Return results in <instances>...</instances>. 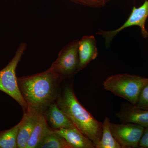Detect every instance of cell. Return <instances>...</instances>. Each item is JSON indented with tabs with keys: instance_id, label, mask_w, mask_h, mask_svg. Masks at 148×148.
I'll return each instance as SVG.
<instances>
[{
	"instance_id": "52a82bcc",
	"label": "cell",
	"mask_w": 148,
	"mask_h": 148,
	"mask_svg": "<svg viewBox=\"0 0 148 148\" xmlns=\"http://www.w3.org/2000/svg\"><path fill=\"white\" fill-rule=\"evenodd\" d=\"M112 134L122 148L139 147L145 127L132 123H110Z\"/></svg>"
},
{
	"instance_id": "6da1fadb",
	"label": "cell",
	"mask_w": 148,
	"mask_h": 148,
	"mask_svg": "<svg viewBox=\"0 0 148 148\" xmlns=\"http://www.w3.org/2000/svg\"><path fill=\"white\" fill-rule=\"evenodd\" d=\"M62 80L49 68L33 75L17 77L18 88L28 108L44 114L56 101Z\"/></svg>"
},
{
	"instance_id": "5b68a950",
	"label": "cell",
	"mask_w": 148,
	"mask_h": 148,
	"mask_svg": "<svg viewBox=\"0 0 148 148\" xmlns=\"http://www.w3.org/2000/svg\"><path fill=\"white\" fill-rule=\"evenodd\" d=\"M78 41L74 40L66 45L49 68L63 80L71 78L79 72Z\"/></svg>"
},
{
	"instance_id": "2e32d148",
	"label": "cell",
	"mask_w": 148,
	"mask_h": 148,
	"mask_svg": "<svg viewBox=\"0 0 148 148\" xmlns=\"http://www.w3.org/2000/svg\"><path fill=\"white\" fill-rule=\"evenodd\" d=\"M37 148H73L63 137L54 130L46 136Z\"/></svg>"
},
{
	"instance_id": "ba28073f",
	"label": "cell",
	"mask_w": 148,
	"mask_h": 148,
	"mask_svg": "<svg viewBox=\"0 0 148 148\" xmlns=\"http://www.w3.org/2000/svg\"><path fill=\"white\" fill-rule=\"evenodd\" d=\"M116 116L121 123H133L145 128L148 127V110L139 108L131 103L122 104Z\"/></svg>"
},
{
	"instance_id": "3957f363",
	"label": "cell",
	"mask_w": 148,
	"mask_h": 148,
	"mask_svg": "<svg viewBox=\"0 0 148 148\" xmlns=\"http://www.w3.org/2000/svg\"><path fill=\"white\" fill-rule=\"evenodd\" d=\"M148 83L147 78L127 73L119 74L108 77L103 85L106 90L136 105L141 90Z\"/></svg>"
},
{
	"instance_id": "4fadbf2b",
	"label": "cell",
	"mask_w": 148,
	"mask_h": 148,
	"mask_svg": "<svg viewBox=\"0 0 148 148\" xmlns=\"http://www.w3.org/2000/svg\"><path fill=\"white\" fill-rule=\"evenodd\" d=\"M53 130L49 127L45 115L40 114L25 148H37L43 138Z\"/></svg>"
},
{
	"instance_id": "ac0fdd59",
	"label": "cell",
	"mask_w": 148,
	"mask_h": 148,
	"mask_svg": "<svg viewBox=\"0 0 148 148\" xmlns=\"http://www.w3.org/2000/svg\"><path fill=\"white\" fill-rule=\"evenodd\" d=\"M71 1L91 8H101L106 5L105 0H69Z\"/></svg>"
},
{
	"instance_id": "9c48e42d",
	"label": "cell",
	"mask_w": 148,
	"mask_h": 148,
	"mask_svg": "<svg viewBox=\"0 0 148 148\" xmlns=\"http://www.w3.org/2000/svg\"><path fill=\"white\" fill-rule=\"evenodd\" d=\"M78 54L79 72L98 56L97 41L94 36H84L79 40Z\"/></svg>"
},
{
	"instance_id": "e0dca14e",
	"label": "cell",
	"mask_w": 148,
	"mask_h": 148,
	"mask_svg": "<svg viewBox=\"0 0 148 148\" xmlns=\"http://www.w3.org/2000/svg\"><path fill=\"white\" fill-rule=\"evenodd\" d=\"M135 106L139 108L148 110V83L141 90Z\"/></svg>"
},
{
	"instance_id": "9a60e30c",
	"label": "cell",
	"mask_w": 148,
	"mask_h": 148,
	"mask_svg": "<svg viewBox=\"0 0 148 148\" xmlns=\"http://www.w3.org/2000/svg\"><path fill=\"white\" fill-rule=\"evenodd\" d=\"M20 121L10 129L0 131V148H17Z\"/></svg>"
},
{
	"instance_id": "277c9868",
	"label": "cell",
	"mask_w": 148,
	"mask_h": 148,
	"mask_svg": "<svg viewBox=\"0 0 148 148\" xmlns=\"http://www.w3.org/2000/svg\"><path fill=\"white\" fill-rule=\"evenodd\" d=\"M26 49L27 44L25 43H21L11 61L0 71V90L14 99L24 111L28 109V106L18 88L16 71Z\"/></svg>"
},
{
	"instance_id": "ffe728a7",
	"label": "cell",
	"mask_w": 148,
	"mask_h": 148,
	"mask_svg": "<svg viewBox=\"0 0 148 148\" xmlns=\"http://www.w3.org/2000/svg\"><path fill=\"white\" fill-rule=\"evenodd\" d=\"M111 1H112V0H105V1H106V3L109 2Z\"/></svg>"
},
{
	"instance_id": "7a4b0ae2",
	"label": "cell",
	"mask_w": 148,
	"mask_h": 148,
	"mask_svg": "<svg viewBox=\"0 0 148 148\" xmlns=\"http://www.w3.org/2000/svg\"><path fill=\"white\" fill-rule=\"evenodd\" d=\"M56 103L76 127L94 143L96 147L101 139L102 123L95 119L81 104L71 86H66Z\"/></svg>"
},
{
	"instance_id": "8fae6325",
	"label": "cell",
	"mask_w": 148,
	"mask_h": 148,
	"mask_svg": "<svg viewBox=\"0 0 148 148\" xmlns=\"http://www.w3.org/2000/svg\"><path fill=\"white\" fill-rule=\"evenodd\" d=\"M61 135L73 148H95L94 143L76 127L54 130Z\"/></svg>"
},
{
	"instance_id": "30bf717a",
	"label": "cell",
	"mask_w": 148,
	"mask_h": 148,
	"mask_svg": "<svg viewBox=\"0 0 148 148\" xmlns=\"http://www.w3.org/2000/svg\"><path fill=\"white\" fill-rule=\"evenodd\" d=\"M40 114L33 109L28 108L24 111L18 130L17 148H25Z\"/></svg>"
},
{
	"instance_id": "d6986e66",
	"label": "cell",
	"mask_w": 148,
	"mask_h": 148,
	"mask_svg": "<svg viewBox=\"0 0 148 148\" xmlns=\"http://www.w3.org/2000/svg\"><path fill=\"white\" fill-rule=\"evenodd\" d=\"M139 147L148 148V127L144 129L139 143Z\"/></svg>"
},
{
	"instance_id": "5bb4252c",
	"label": "cell",
	"mask_w": 148,
	"mask_h": 148,
	"mask_svg": "<svg viewBox=\"0 0 148 148\" xmlns=\"http://www.w3.org/2000/svg\"><path fill=\"white\" fill-rule=\"evenodd\" d=\"M95 148H122L112 134L108 117L105 118L102 123L101 139Z\"/></svg>"
},
{
	"instance_id": "8992f818",
	"label": "cell",
	"mask_w": 148,
	"mask_h": 148,
	"mask_svg": "<svg viewBox=\"0 0 148 148\" xmlns=\"http://www.w3.org/2000/svg\"><path fill=\"white\" fill-rule=\"evenodd\" d=\"M148 18V0H145L143 5L136 7L134 6L126 21L118 29L112 31H104L99 29L96 34L101 36L105 39V45L110 47L112 41L119 33L123 30L133 26H138L141 29L143 38H148V32L146 29V21Z\"/></svg>"
},
{
	"instance_id": "7c38bea8",
	"label": "cell",
	"mask_w": 148,
	"mask_h": 148,
	"mask_svg": "<svg viewBox=\"0 0 148 148\" xmlns=\"http://www.w3.org/2000/svg\"><path fill=\"white\" fill-rule=\"evenodd\" d=\"M44 115L53 130L76 127L56 102L49 106Z\"/></svg>"
}]
</instances>
